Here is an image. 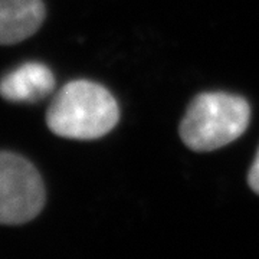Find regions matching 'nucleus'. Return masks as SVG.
<instances>
[{
    "mask_svg": "<svg viewBox=\"0 0 259 259\" xmlns=\"http://www.w3.org/2000/svg\"><path fill=\"white\" fill-rule=\"evenodd\" d=\"M55 88V76L47 65L26 62L0 79V95L12 102H36Z\"/></svg>",
    "mask_w": 259,
    "mask_h": 259,
    "instance_id": "nucleus-4",
    "label": "nucleus"
},
{
    "mask_svg": "<svg viewBox=\"0 0 259 259\" xmlns=\"http://www.w3.org/2000/svg\"><path fill=\"white\" fill-rule=\"evenodd\" d=\"M45 206L44 180L25 157L0 151V225H23Z\"/></svg>",
    "mask_w": 259,
    "mask_h": 259,
    "instance_id": "nucleus-3",
    "label": "nucleus"
},
{
    "mask_svg": "<svg viewBox=\"0 0 259 259\" xmlns=\"http://www.w3.org/2000/svg\"><path fill=\"white\" fill-rule=\"evenodd\" d=\"M120 110L112 94L100 83L76 79L56 94L47 112L49 130L64 139L95 140L118 122Z\"/></svg>",
    "mask_w": 259,
    "mask_h": 259,
    "instance_id": "nucleus-1",
    "label": "nucleus"
},
{
    "mask_svg": "<svg viewBox=\"0 0 259 259\" xmlns=\"http://www.w3.org/2000/svg\"><path fill=\"white\" fill-rule=\"evenodd\" d=\"M248 183H249L250 189L259 194V148L258 153H256V157L252 163V167L249 170V175H248Z\"/></svg>",
    "mask_w": 259,
    "mask_h": 259,
    "instance_id": "nucleus-6",
    "label": "nucleus"
},
{
    "mask_svg": "<svg viewBox=\"0 0 259 259\" xmlns=\"http://www.w3.org/2000/svg\"><path fill=\"white\" fill-rule=\"evenodd\" d=\"M45 20L42 0H0V47L33 36Z\"/></svg>",
    "mask_w": 259,
    "mask_h": 259,
    "instance_id": "nucleus-5",
    "label": "nucleus"
},
{
    "mask_svg": "<svg viewBox=\"0 0 259 259\" xmlns=\"http://www.w3.org/2000/svg\"><path fill=\"white\" fill-rule=\"evenodd\" d=\"M249 120L250 107L245 98L228 93H204L187 107L180 137L193 151H213L239 139Z\"/></svg>",
    "mask_w": 259,
    "mask_h": 259,
    "instance_id": "nucleus-2",
    "label": "nucleus"
}]
</instances>
